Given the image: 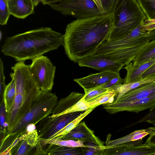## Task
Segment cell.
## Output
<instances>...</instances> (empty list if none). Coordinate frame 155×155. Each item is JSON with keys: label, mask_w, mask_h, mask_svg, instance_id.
Wrapping results in <instances>:
<instances>
[{"label": "cell", "mask_w": 155, "mask_h": 155, "mask_svg": "<svg viewBox=\"0 0 155 155\" xmlns=\"http://www.w3.org/2000/svg\"><path fill=\"white\" fill-rule=\"evenodd\" d=\"M20 140L11 149L10 155H30L39 142V137L36 130L27 129L19 136Z\"/></svg>", "instance_id": "obj_14"}, {"label": "cell", "mask_w": 155, "mask_h": 155, "mask_svg": "<svg viewBox=\"0 0 155 155\" xmlns=\"http://www.w3.org/2000/svg\"><path fill=\"white\" fill-rule=\"evenodd\" d=\"M90 108V106L89 102L85 100L84 95L78 101L65 111L62 114L72 112L85 111Z\"/></svg>", "instance_id": "obj_29"}, {"label": "cell", "mask_w": 155, "mask_h": 155, "mask_svg": "<svg viewBox=\"0 0 155 155\" xmlns=\"http://www.w3.org/2000/svg\"><path fill=\"white\" fill-rule=\"evenodd\" d=\"M143 139L119 145L105 146L104 155H155V144L145 142Z\"/></svg>", "instance_id": "obj_10"}, {"label": "cell", "mask_w": 155, "mask_h": 155, "mask_svg": "<svg viewBox=\"0 0 155 155\" xmlns=\"http://www.w3.org/2000/svg\"><path fill=\"white\" fill-rule=\"evenodd\" d=\"M43 0H32L35 6H37L39 3L42 2Z\"/></svg>", "instance_id": "obj_43"}, {"label": "cell", "mask_w": 155, "mask_h": 155, "mask_svg": "<svg viewBox=\"0 0 155 155\" xmlns=\"http://www.w3.org/2000/svg\"><path fill=\"white\" fill-rule=\"evenodd\" d=\"M0 133L6 134L8 125L6 120V111L3 100L0 104Z\"/></svg>", "instance_id": "obj_32"}, {"label": "cell", "mask_w": 155, "mask_h": 155, "mask_svg": "<svg viewBox=\"0 0 155 155\" xmlns=\"http://www.w3.org/2000/svg\"><path fill=\"white\" fill-rule=\"evenodd\" d=\"M84 112L71 113L53 117L50 115L47 116L40 121L36 126L39 138L51 139L54 134Z\"/></svg>", "instance_id": "obj_9"}, {"label": "cell", "mask_w": 155, "mask_h": 155, "mask_svg": "<svg viewBox=\"0 0 155 155\" xmlns=\"http://www.w3.org/2000/svg\"><path fill=\"white\" fill-rule=\"evenodd\" d=\"M10 15L7 1L0 0V24L1 25L7 24Z\"/></svg>", "instance_id": "obj_30"}, {"label": "cell", "mask_w": 155, "mask_h": 155, "mask_svg": "<svg viewBox=\"0 0 155 155\" xmlns=\"http://www.w3.org/2000/svg\"><path fill=\"white\" fill-rule=\"evenodd\" d=\"M6 1H7L8 0H6Z\"/></svg>", "instance_id": "obj_45"}, {"label": "cell", "mask_w": 155, "mask_h": 155, "mask_svg": "<svg viewBox=\"0 0 155 155\" xmlns=\"http://www.w3.org/2000/svg\"><path fill=\"white\" fill-rule=\"evenodd\" d=\"M155 80V76L142 79L137 81L126 84H121L110 88L117 92V94L113 103H115L128 91L135 88L144 83Z\"/></svg>", "instance_id": "obj_24"}, {"label": "cell", "mask_w": 155, "mask_h": 155, "mask_svg": "<svg viewBox=\"0 0 155 155\" xmlns=\"http://www.w3.org/2000/svg\"><path fill=\"white\" fill-rule=\"evenodd\" d=\"M117 94V91L109 89L106 91L88 102L90 108L97 107L101 104L112 103L114 102L115 97Z\"/></svg>", "instance_id": "obj_26"}, {"label": "cell", "mask_w": 155, "mask_h": 155, "mask_svg": "<svg viewBox=\"0 0 155 155\" xmlns=\"http://www.w3.org/2000/svg\"><path fill=\"white\" fill-rule=\"evenodd\" d=\"M145 142L155 144V132L153 134L149 135Z\"/></svg>", "instance_id": "obj_41"}, {"label": "cell", "mask_w": 155, "mask_h": 155, "mask_svg": "<svg viewBox=\"0 0 155 155\" xmlns=\"http://www.w3.org/2000/svg\"><path fill=\"white\" fill-rule=\"evenodd\" d=\"M143 29L146 31H149L155 29V18L146 19L142 23Z\"/></svg>", "instance_id": "obj_37"}, {"label": "cell", "mask_w": 155, "mask_h": 155, "mask_svg": "<svg viewBox=\"0 0 155 155\" xmlns=\"http://www.w3.org/2000/svg\"><path fill=\"white\" fill-rule=\"evenodd\" d=\"M111 12L114 27L107 41L125 35L146 19L137 0H116Z\"/></svg>", "instance_id": "obj_5"}, {"label": "cell", "mask_w": 155, "mask_h": 155, "mask_svg": "<svg viewBox=\"0 0 155 155\" xmlns=\"http://www.w3.org/2000/svg\"><path fill=\"white\" fill-rule=\"evenodd\" d=\"M84 95L83 93L72 92L67 97L61 98L57 102L51 117H53L62 115L65 111L78 101Z\"/></svg>", "instance_id": "obj_19"}, {"label": "cell", "mask_w": 155, "mask_h": 155, "mask_svg": "<svg viewBox=\"0 0 155 155\" xmlns=\"http://www.w3.org/2000/svg\"><path fill=\"white\" fill-rule=\"evenodd\" d=\"M142 23L119 39L105 41L95 54L110 59L124 66L129 64L150 41L145 37L147 31L143 29Z\"/></svg>", "instance_id": "obj_4"}, {"label": "cell", "mask_w": 155, "mask_h": 155, "mask_svg": "<svg viewBox=\"0 0 155 155\" xmlns=\"http://www.w3.org/2000/svg\"><path fill=\"white\" fill-rule=\"evenodd\" d=\"M155 63V59L137 65L134 64L131 62L124 68L127 71V74L124 79L123 84H128L141 79L143 74Z\"/></svg>", "instance_id": "obj_18"}, {"label": "cell", "mask_w": 155, "mask_h": 155, "mask_svg": "<svg viewBox=\"0 0 155 155\" xmlns=\"http://www.w3.org/2000/svg\"><path fill=\"white\" fill-rule=\"evenodd\" d=\"M155 132V127H150L146 129L137 130L130 134L113 140H110L108 136L106 142L107 146H112L128 143L143 139L148 135H150Z\"/></svg>", "instance_id": "obj_20"}, {"label": "cell", "mask_w": 155, "mask_h": 155, "mask_svg": "<svg viewBox=\"0 0 155 155\" xmlns=\"http://www.w3.org/2000/svg\"><path fill=\"white\" fill-rule=\"evenodd\" d=\"M58 137L63 140L74 139L83 141L89 143L90 145L104 146L103 143L94 135V131L87 126L84 121L80 122L68 134Z\"/></svg>", "instance_id": "obj_13"}, {"label": "cell", "mask_w": 155, "mask_h": 155, "mask_svg": "<svg viewBox=\"0 0 155 155\" xmlns=\"http://www.w3.org/2000/svg\"><path fill=\"white\" fill-rule=\"evenodd\" d=\"M144 122L152 124L155 127V107L150 110L143 117L131 125L132 126Z\"/></svg>", "instance_id": "obj_33"}, {"label": "cell", "mask_w": 155, "mask_h": 155, "mask_svg": "<svg viewBox=\"0 0 155 155\" xmlns=\"http://www.w3.org/2000/svg\"><path fill=\"white\" fill-rule=\"evenodd\" d=\"M78 63L80 67L91 68L100 72L110 71L119 73L124 66L120 63L96 54L80 60Z\"/></svg>", "instance_id": "obj_12"}, {"label": "cell", "mask_w": 155, "mask_h": 155, "mask_svg": "<svg viewBox=\"0 0 155 155\" xmlns=\"http://www.w3.org/2000/svg\"><path fill=\"white\" fill-rule=\"evenodd\" d=\"M146 19L155 18V0H137Z\"/></svg>", "instance_id": "obj_28"}, {"label": "cell", "mask_w": 155, "mask_h": 155, "mask_svg": "<svg viewBox=\"0 0 155 155\" xmlns=\"http://www.w3.org/2000/svg\"><path fill=\"white\" fill-rule=\"evenodd\" d=\"M120 75L119 73L110 71L100 72L91 74L74 81L85 91L106 83L113 78Z\"/></svg>", "instance_id": "obj_15"}, {"label": "cell", "mask_w": 155, "mask_h": 155, "mask_svg": "<svg viewBox=\"0 0 155 155\" xmlns=\"http://www.w3.org/2000/svg\"><path fill=\"white\" fill-rule=\"evenodd\" d=\"M39 141L42 147L50 144L73 147L96 148L100 147L85 144L84 143L85 142L81 140H75L74 139L63 140L59 137L50 139H44L39 138Z\"/></svg>", "instance_id": "obj_21"}, {"label": "cell", "mask_w": 155, "mask_h": 155, "mask_svg": "<svg viewBox=\"0 0 155 155\" xmlns=\"http://www.w3.org/2000/svg\"><path fill=\"white\" fill-rule=\"evenodd\" d=\"M114 27L111 12L72 21L67 25L63 39L68 57L78 63L95 54L101 44L108 40Z\"/></svg>", "instance_id": "obj_1"}, {"label": "cell", "mask_w": 155, "mask_h": 155, "mask_svg": "<svg viewBox=\"0 0 155 155\" xmlns=\"http://www.w3.org/2000/svg\"><path fill=\"white\" fill-rule=\"evenodd\" d=\"M96 107L91 108L81 113L78 117L74 120L60 130L54 134L51 138L63 136L68 134L75 128L77 124L91 112Z\"/></svg>", "instance_id": "obj_27"}, {"label": "cell", "mask_w": 155, "mask_h": 155, "mask_svg": "<svg viewBox=\"0 0 155 155\" xmlns=\"http://www.w3.org/2000/svg\"><path fill=\"white\" fill-rule=\"evenodd\" d=\"M103 108L108 113L114 114L119 112L127 111L138 113L144 110L155 107V92L149 96L132 101L112 103L103 104Z\"/></svg>", "instance_id": "obj_11"}, {"label": "cell", "mask_w": 155, "mask_h": 155, "mask_svg": "<svg viewBox=\"0 0 155 155\" xmlns=\"http://www.w3.org/2000/svg\"><path fill=\"white\" fill-rule=\"evenodd\" d=\"M145 37L150 41H155V29L147 31Z\"/></svg>", "instance_id": "obj_39"}, {"label": "cell", "mask_w": 155, "mask_h": 155, "mask_svg": "<svg viewBox=\"0 0 155 155\" xmlns=\"http://www.w3.org/2000/svg\"><path fill=\"white\" fill-rule=\"evenodd\" d=\"M105 146L96 148L84 147V155H104Z\"/></svg>", "instance_id": "obj_36"}, {"label": "cell", "mask_w": 155, "mask_h": 155, "mask_svg": "<svg viewBox=\"0 0 155 155\" xmlns=\"http://www.w3.org/2000/svg\"><path fill=\"white\" fill-rule=\"evenodd\" d=\"M49 6L63 15L72 16L77 19L103 14L93 0H64Z\"/></svg>", "instance_id": "obj_8"}, {"label": "cell", "mask_w": 155, "mask_h": 155, "mask_svg": "<svg viewBox=\"0 0 155 155\" xmlns=\"http://www.w3.org/2000/svg\"><path fill=\"white\" fill-rule=\"evenodd\" d=\"M58 101L55 94L51 91H41L30 109L19 122L7 134L21 133L30 124L36 125L44 118L51 114Z\"/></svg>", "instance_id": "obj_6"}, {"label": "cell", "mask_w": 155, "mask_h": 155, "mask_svg": "<svg viewBox=\"0 0 155 155\" xmlns=\"http://www.w3.org/2000/svg\"><path fill=\"white\" fill-rule=\"evenodd\" d=\"M155 92V80L142 84L125 93L116 102H124L147 97Z\"/></svg>", "instance_id": "obj_17"}, {"label": "cell", "mask_w": 155, "mask_h": 155, "mask_svg": "<svg viewBox=\"0 0 155 155\" xmlns=\"http://www.w3.org/2000/svg\"><path fill=\"white\" fill-rule=\"evenodd\" d=\"M63 37L50 28L41 27L7 38L1 51L18 62L32 60L57 49L63 45Z\"/></svg>", "instance_id": "obj_2"}, {"label": "cell", "mask_w": 155, "mask_h": 155, "mask_svg": "<svg viewBox=\"0 0 155 155\" xmlns=\"http://www.w3.org/2000/svg\"><path fill=\"white\" fill-rule=\"evenodd\" d=\"M3 62L0 58V91L1 96L3 95L6 85L5 82V77L4 74Z\"/></svg>", "instance_id": "obj_34"}, {"label": "cell", "mask_w": 155, "mask_h": 155, "mask_svg": "<svg viewBox=\"0 0 155 155\" xmlns=\"http://www.w3.org/2000/svg\"><path fill=\"white\" fill-rule=\"evenodd\" d=\"M44 149L45 155H84V147H73L59 146L50 144Z\"/></svg>", "instance_id": "obj_22"}, {"label": "cell", "mask_w": 155, "mask_h": 155, "mask_svg": "<svg viewBox=\"0 0 155 155\" xmlns=\"http://www.w3.org/2000/svg\"><path fill=\"white\" fill-rule=\"evenodd\" d=\"M63 0H43L42 3L44 5H49L51 4L56 3Z\"/></svg>", "instance_id": "obj_42"}, {"label": "cell", "mask_w": 155, "mask_h": 155, "mask_svg": "<svg viewBox=\"0 0 155 155\" xmlns=\"http://www.w3.org/2000/svg\"><path fill=\"white\" fill-rule=\"evenodd\" d=\"M32 61L29 71L36 86L41 91H51L54 84L55 66L47 56L43 55Z\"/></svg>", "instance_id": "obj_7"}, {"label": "cell", "mask_w": 155, "mask_h": 155, "mask_svg": "<svg viewBox=\"0 0 155 155\" xmlns=\"http://www.w3.org/2000/svg\"><path fill=\"white\" fill-rule=\"evenodd\" d=\"M12 80L5 87L3 95L6 114L9 113L12 108L16 94V84L13 76L10 74Z\"/></svg>", "instance_id": "obj_25"}, {"label": "cell", "mask_w": 155, "mask_h": 155, "mask_svg": "<svg viewBox=\"0 0 155 155\" xmlns=\"http://www.w3.org/2000/svg\"><path fill=\"white\" fill-rule=\"evenodd\" d=\"M155 59V41H151L142 50L133 61L135 65L142 64Z\"/></svg>", "instance_id": "obj_23"}, {"label": "cell", "mask_w": 155, "mask_h": 155, "mask_svg": "<svg viewBox=\"0 0 155 155\" xmlns=\"http://www.w3.org/2000/svg\"><path fill=\"white\" fill-rule=\"evenodd\" d=\"M3 34L2 31H0V41L1 40L2 38V37Z\"/></svg>", "instance_id": "obj_44"}, {"label": "cell", "mask_w": 155, "mask_h": 155, "mask_svg": "<svg viewBox=\"0 0 155 155\" xmlns=\"http://www.w3.org/2000/svg\"><path fill=\"white\" fill-rule=\"evenodd\" d=\"M96 4L98 8L103 14L107 13L104 10L102 3V0H93Z\"/></svg>", "instance_id": "obj_40"}, {"label": "cell", "mask_w": 155, "mask_h": 155, "mask_svg": "<svg viewBox=\"0 0 155 155\" xmlns=\"http://www.w3.org/2000/svg\"><path fill=\"white\" fill-rule=\"evenodd\" d=\"M7 2L11 15L18 18L24 19L34 13L32 0H8Z\"/></svg>", "instance_id": "obj_16"}, {"label": "cell", "mask_w": 155, "mask_h": 155, "mask_svg": "<svg viewBox=\"0 0 155 155\" xmlns=\"http://www.w3.org/2000/svg\"><path fill=\"white\" fill-rule=\"evenodd\" d=\"M124 82V79H122L119 75L113 78L101 86L105 88L110 89L116 85L122 84V83L123 84Z\"/></svg>", "instance_id": "obj_35"}, {"label": "cell", "mask_w": 155, "mask_h": 155, "mask_svg": "<svg viewBox=\"0 0 155 155\" xmlns=\"http://www.w3.org/2000/svg\"><path fill=\"white\" fill-rule=\"evenodd\" d=\"M155 76V63L145 71L142 75V78Z\"/></svg>", "instance_id": "obj_38"}, {"label": "cell", "mask_w": 155, "mask_h": 155, "mask_svg": "<svg viewBox=\"0 0 155 155\" xmlns=\"http://www.w3.org/2000/svg\"><path fill=\"white\" fill-rule=\"evenodd\" d=\"M16 84V94L9 113L6 114L8 124L7 133L19 122L30 109L41 92L29 71V65L24 62L15 63L11 67Z\"/></svg>", "instance_id": "obj_3"}, {"label": "cell", "mask_w": 155, "mask_h": 155, "mask_svg": "<svg viewBox=\"0 0 155 155\" xmlns=\"http://www.w3.org/2000/svg\"><path fill=\"white\" fill-rule=\"evenodd\" d=\"M101 86L84 91V96L85 100L89 102L109 89L104 88L102 87Z\"/></svg>", "instance_id": "obj_31"}]
</instances>
